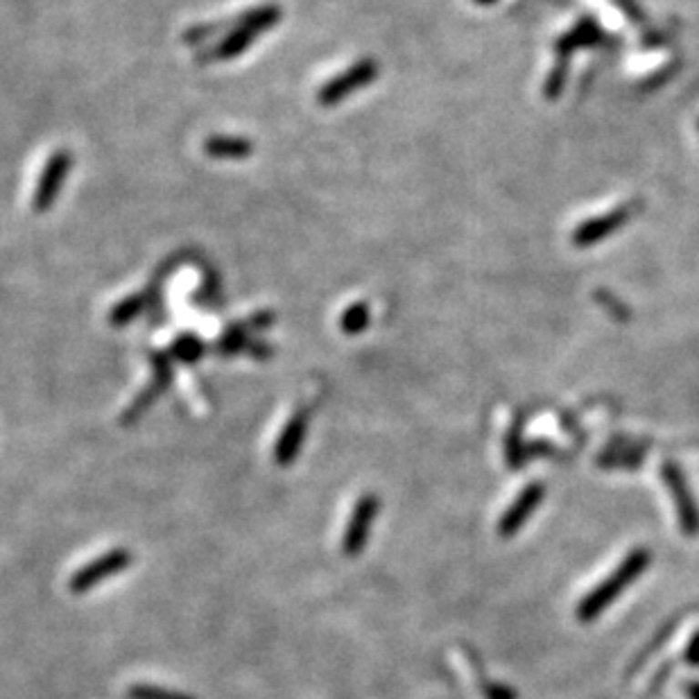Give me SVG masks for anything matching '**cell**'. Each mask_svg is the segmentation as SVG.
Instances as JSON below:
<instances>
[{
	"label": "cell",
	"instance_id": "7a4b0ae2",
	"mask_svg": "<svg viewBox=\"0 0 699 699\" xmlns=\"http://www.w3.org/2000/svg\"><path fill=\"white\" fill-rule=\"evenodd\" d=\"M73 170V152L68 149H57L55 154H50L48 163H46L44 172H41V180L36 184L35 197H32V209L36 213H46L48 209H53V204L57 201L59 190H62L66 175Z\"/></svg>",
	"mask_w": 699,
	"mask_h": 699
},
{
	"label": "cell",
	"instance_id": "52a82bcc",
	"mask_svg": "<svg viewBox=\"0 0 699 699\" xmlns=\"http://www.w3.org/2000/svg\"><path fill=\"white\" fill-rule=\"evenodd\" d=\"M258 32L252 30V27L242 26L238 18H233V27L227 32L222 41L218 46H213L206 53H197L195 62L197 64H211V62H227V59L238 57V55L245 53L252 44L258 39Z\"/></svg>",
	"mask_w": 699,
	"mask_h": 699
},
{
	"label": "cell",
	"instance_id": "9a60e30c",
	"mask_svg": "<svg viewBox=\"0 0 699 699\" xmlns=\"http://www.w3.org/2000/svg\"><path fill=\"white\" fill-rule=\"evenodd\" d=\"M365 324H367V306H365V303H355V306L349 308L340 319V328L344 333H349V335L363 331Z\"/></svg>",
	"mask_w": 699,
	"mask_h": 699
},
{
	"label": "cell",
	"instance_id": "30bf717a",
	"mask_svg": "<svg viewBox=\"0 0 699 699\" xmlns=\"http://www.w3.org/2000/svg\"><path fill=\"white\" fill-rule=\"evenodd\" d=\"M154 303V299L149 297V293H136L129 299H123L114 306V311L109 313V322L114 326H128L129 322H134L136 317L143 315L145 308H149Z\"/></svg>",
	"mask_w": 699,
	"mask_h": 699
},
{
	"label": "cell",
	"instance_id": "8fae6325",
	"mask_svg": "<svg viewBox=\"0 0 699 699\" xmlns=\"http://www.w3.org/2000/svg\"><path fill=\"white\" fill-rule=\"evenodd\" d=\"M250 324L242 322V324H236V326H229L227 331L222 333V337L218 340V354L222 355H233V354H241L242 349H247L250 346Z\"/></svg>",
	"mask_w": 699,
	"mask_h": 699
},
{
	"label": "cell",
	"instance_id": "7c38bea8",
	"mask_svg": "<svg viewBox=\"0 0 699 699\" xmlns=\"http://www.w3.org/2000/svg\"><path fill=\"white\" fill-rule=\"evenodd\" d=\"M206 346L204 342L200 340L192 333H184V335L177 337L170 346V358L172 360H181V363H197V360L204 355Z\"/></svg>",
	"mask_w": 699,
	"mask_h": 699
},
{
	"label": "cell",
	"instance_id": "6da1fadb",
	"mask_svg": "<svg viewBox=\"0 0 699 699\" xmlns=\"http://www.w3.org/2000/svg\"><path fill=\"white\" fill-rule=\"evenodd\" d=\"M645 564H647L645 552H634V555L627 557V561L621 566V569H618L616 575H612V580L604 581L598 591H593V593L581 602L580 607L581 621H589V618L598 616V612L604 607V604L612 602V600L616 598V595L621 593L630 581H634V577L645 569Z\"/></svg>",
	"mask_w": 699,
	"mask_h": 699
},
{
	"label": "cell",
	"instance_id": "5bb4252c",
	"mask_svg": "<svg viewBox=\"0 0 699 699\" xmlns=\"http://www.w3.org/2000/svg\"><path fill=\"white\" fill-rule=\"evenodd\" d=\"M537 494H539V489H532L529 494L520 496L519 503H516V509L511 511V514L503 516V520H500V529H503V532H511L516 525H520V520H523L525 516L529 514V509H532L534 500H537Z\"/></svg>",
	"mask_w": 699,
	"mask_h": 699
},
{
	"label": "cell",
	"instance_id": "9c48e42d",
	"mask_svg": "<svg viewBox=\"0 0 699 699\" xmlns=\"http://www.w3.org/2000/svg\"><path fill=\"white\" fill-rule=\"evenodd\" d=\"M204 152L213 159H247L254 152L252 140L242 136H209L204 140Z\"/></svg>",
	"mask_w": 699,
	"mask_h": 699
},
{
	"label": "cell",
	"instance_id": "8992f818",
	"mask_svg": "<svg viewBox=\"0 0 699 699\" xmlns=\"http://www.w3.org/2000/svg\"><path fill=\"white\" fill-rule=\"evenodd\" d=\"M152 367H154V376H152V383L148 385V387L143 389V392L139 394V396L134 398V403L125 410L123 415V424H134L136 419H139L140 415H143L145 410H148L149 406H152L154 401H157L159 396H161L163 389L168 387L172 381V365H170V355H163V354H152Z\"/></svg>",
	"mask_w": 699,
	"mask_h": 699
},
{
	"label": "cell",
	"instance_id": "277c9868",
	"mask_svg": "<svg viewBox=\"0 0 699 699\" xmlns=\"http://www.w3.org/2000/svg\"><path fill=\"white\" fill-rule=\"evenodd\" d=\"M374 75H376V66H374V62H369V59L354 64L349 70L335 75L331 82H326L322 88H319L317 102L322 107L337 105V102L349 98L354 91L363 88L367 82H372Z\"/></svg>",
	"mask_w": 699,
	"mask_h": 699
},
{
	"label": "cell",
	"instance_id": "4fadbf2b",
	"mask_svg": "<svg viewBox=\"0 0 699 699\" xmlns=\"http://www.w3.org/2000/svg\"><path fill=\"white\" fill-rule=\"evenodd\" d=\"M233 27V21H222V23H201V26H192L189 27V30L184 32V36H181V41H184L186 46H200L204 44V41L213 39V36H218L220 32H229Z\"/></svg>",
	"mask_w": 699,
	"mask_h": 699
},
{
	"label": "cell",
	"instance_id": "3957f363",
	"mask_svg": "<svg viewBox=\"0 0 699 699\" xmlns=\"http://www.w3.org/2000/svg\"><path fill=\"white\" fill-rule=\"evenodd\" d=\"M131 564V552L123 550V548H116V550L107 552V555L98 557L91 564L82 566L73 577H70L68 589L73 593H87L93 586L102 584L105 580H109L116 572L125 571Z\"/></svg>",
	"mask_w": 699,
	"mask_h": 699
},
{
	"label": "cell",
	"instance_id": "ba28073f",
	"mask_svg": "<svg viewBox=\"0 0 699 699\" xmlns=\"http://www.w3.org/2000/svg\"><path fill=\"white\" fill-rule=\"evenodd\" d=\"M311 415H313L311 407H299V410L293 415V419L285 424L283 433H281V437L276 439V446H274V462L279 464V467H288V464H293L294 457L299 455L303 439H306Z\"/></svg>",
	"mask_w": 699,
	"mask_h": 699
},
{
	"label": "cell",
	"instance_id": "5b68a950",
	"mask_svg": "<svg viewBox=\"0 0 699 699\" xmlns=\"http://www.w3.org/2000/svg\"><path fill=\"white\" fill-rule=\"evenodd\" d=\"M378 509H381V503H378L376 496H363V499L355 503L354 514H351L349 525H346L344 539H342V550H344V555L354 557L358 555V552H363L369 537V529H372V520Z\"/></svg>",
	"mask_w": 699,
	"mask_h": 699
},
{
	"label": "cell",
	"instance_id": "e0dca14e",
	"mask_svg": "<svg viewBox=\"0 0 699 699\" xmlns=\"http://www.w3.org/2000/svg\"><path fill=\"white\" fill-rule=\"evenodd\" d=\"M247 349H250L252 354H254L256 358H261V360H265L267 355H272V349H270V346H267V344H258V342H252V344L247 346Z\"/></svg>",
	"mask_w": 699,
	"mask_h": 699
},
{
	"label": "cell",
	"instance_id": "2e32d148",
	"mask_svg": "<svg viewBox=\"0 0 699 699\" xmlns=\"http://www.w3.org/2000/svg\"><path fill=\"white\" fill-rule=\"evenodd\" d=\"M129 697L131 699H192L189 695H181V693H172V691H163V688H154V686H136L129 688Z\"/></svg>",
	"mask_w": 699,
	"mask_h": 699
}]
</instances>
